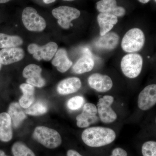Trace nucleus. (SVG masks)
Instances as JSON below:
<instances>
[{
    "label": "nucleus",
    "instance_id": "nucleus-24",
    "mask_svg": "<svg viewBox=\"0 0 156 156\" xmlns=\"http://www.w3.org/2000/svg\"><path fill=\"white\" fill-rule=\"evenodd\" d=\"M11 151L14 156H35L30 149L24 143L20 141L14 144Z\"/></svg>",
    "mask_w": 156,
    "mask_h": 156
},
{
    "label": "nucleus",
    "instance_id": "nucleus-35",
    "mask_svg": "<svg viewBox=\"0 0 156 156\" xmlns=\"http://www.w3.org/2000/svg\"><path fill=\"white\" fill-rule=\"evenodd\" d=\"M62 1H66V2H73V1H75V0H62Z\"/></svg>",
    "mask_w": 156,
    "mask_h": 156
},
{
    "label": "nucleus",
    "instance_id": "nucleus-28",
    "mask_svg": "<svg viewBox=\"0 0 156 156\" xmlns=\"http://www.w3.org/2000/svg\"><path fill=\"white\" fill-rule=\"evenodd\" d=\"M110 156H128V154L125 150L118 147L113 150Z\"/></svg>",
    "mask_w": 156,
    "mask_h": 156
},
{
    "label": "nucleus",
    "instance_id": "nucleus-30",
    "mask_svg": "<svg viewBox=\"0 0 156 156\" xmlns=\"http://www.w3.org/2000/svg\"><path fill=\"white\" fill-rule=\"evenodd\" d=\"M83 53H84V55L92 57V53H91V51H90L89 48H84V49H83Z\"/></svg>",
    "mask_w": 156,
    "mask_h": 156
},
{
    "label": "nucleus",
    "instance_id": "nucleus-25",
    "mask_svg": "<svg viewBox=\"0 0 156 156\" xmlns=\"http://www.w3.org/2000/svg\"><path fill=\"white\" fill-rule=\"evenodd\" d=\"M48 111L47 105L42 101H38L26 108L25 113L30 115L39 116L44 114Z\"/></svg>",
    "mask_w": 156,
    "mask_h": 156
},
{
    "label": "nucleus",
    "instance_id": "nucleus-10",
    "mask_svg": "<svg viewBox=\"0 0 156 156\" xmlns=\"http://www.w3.org/2000/svg\"><path fill=\"white\" fill-rule=\"evenodd\" d=\"M156 103V85H149L140 93L137 105L140 109L146 111L153 107Z\"/></svg>",
    "mask_w": 156,
    "mask_h": 156
},
{
    "label": "nucleus",
    "instance_id": "nucleus-7",
    "mask_svg": "<svg viewBox=\"0 0 156 156\" xmlns=\"http://www.w3.org/2000/svg\"><path fill=\"white\" fill-rule=\"evenodd\" d=\"M58 49V45L55 42H49L43 46L35 44L29 45L27 50L29 53L33 55L35 59L40 61L43 59L49 61L53 58Z\"/></svg>",
    "mask_w": 156,
    "mask_h": 156
},
{
    "label": "nucleus",
    "instance_id": "nucleus-33",
    "mask_svg": "<svg viewBox=\"0 0 156 156\" xmlns=\"http://www.w3.org/2000/svg\"><path fill=\"white\" fill-rule=\"evenodd\" d=\"M0 156H8L6 155L5 154V152L3 151L0 150Z\"/></svg>",
    "mask_w": 156,
    "mask_h": 156
},
{
    "label": "nucleus",
    "instance_id": "nucleus-11",
    "mask_svg": "<svg viewBox=\"0 0 156 156\" xmlns=\"http://www.w3.org/2000/svg\"><path fill=\"white\" fill-rule=\"evenodd\" d=\"M97 109L94 104L87 103L84 105L83 112L76 118L77 126L80 128H87L97 119Z\"/></svg>",
    "mask_w": 156,
    "mask_h": 156
},
{
    "label": "nucleus",
    "instance_id": "nucleus-34",
    "mask_svg": "<svg viewBox=\"0 0 156 156\" xmlns=\"http://www.w3.org/2000/svg\"><path fill=\"white\" fill-rule=\"evenodd\" d=\"M10 0H0V4H3L9 2Z\"/></svg>",
    "mask_w": 156,
    "mask_h": 156
},
{
    "label": "nucleus",
    "instance_id": "nucleus-6",
    "mask_svg": "<svg viewBox=\"0 0 156 156\" xmlns=\"http://www.w3.org/2000/svg\"><path fill=\"white\" fill-rule=\"evenodd\" d=\"M53 17L58 20V24L62 28L68 29L73 26L71 21L77 19L80 15V11L69 6H62L52 10Z\"/></svg>",
    "mask_w": 156,
    "mask_h": 156
},
{
    "label": "nucleus",
    "instance_id": "nucleus-27",
    "mask_svg": "<svg viewBox=\"0 0 156 156\" xmlns=\"http://www.w3.org/2000/svg\"><path fill=\"white\" fill-rule=\"evenodd\" d=\"M85 102L84 98L81 96H76L70 98L67 102V107L71 110H76L80 108Z\"/></svg>",
    "mask_w": 156,
    "mask_h": 156
},
{
    "label": "nucleus",
    "instance_id": "nucleus-14",
    "mask_svg": "<svg viewBox=\"0 0 156 156\" xmlns=\"http://www.w3.org/2000/svg\"><path fill=\"white\" fill-rule=\"evenodd\" d=\"M96 8L100 13L110 14L116 17H122L126 13L124 8L117 6L115 0H101L96 3Z\"/></svg>",
    "mask_w": 156,
    "mask_h": 156
},
{
    "label": "nucleus",
    "instance_id": "nucleus-19",
    "mask_svg": "<svg viewBox=\"0 0 156 156\" xmlns=\"http://www.w3.org/2000/svg\"><path fill=\"white\" fill-rule=\"evenodd\" d=\"M98 22L100 27V35L103 36L108 33L118 22V18L114 15L100 13L97 17Z\"/></svg>",
    "mask_w": 156,
    "mask_h": 156
},
{
    "label": "nucleus",
    "instance_id": "nucleus-5",
    "mask_svg": "<svg viewBox=\"0 0 156 156\" xmlns=\"http://www.w3.org/2000/svg\"><path fill=\"white\" fill-rule=\"evenodd\" d=\"M143 58L136 53H131L123 57L121 61L122 71L127 77L135 78L138 76L142 69Z\"/></svg>",
    "mask_w": 156,
    "mask_h": 156
},
{
    "label": "nucleus",
    "instance_id": "nucleus-23",
    "mask_svg": "<svg viewBox=\"0 0 156 156\" xmlns=\"http://www.w3.org/2000/svg\"><path fill=\"white\" fill-rule=\"evenodd\" d=\"M23 43V39L18 36L0 33V48H17Z\"/></svg>",
    "mask_w": 156,
    "mask_h": 156
},
{
    "label": "nucleus",
    "instance_id": "nucleus-32",
    "mask_svg": "<svg viewBox=\"0 0 156 156\" xmlns=\"http://www.w3.org/2000/svg\"><path fill=\"white\" fill-rule=\"evenodd\" d=\"M138 1L143 4H146V3L148 2L150 0H138Z\"/></svg>",
    "mask_w": 156,
    "mask_h": 156
},
{
    "label": "nucleus",
    "instance_id": "nucleus-2",
    "mask_svg": "<svg viewBox=\"0 0 156 156\" xmlns=\"http://www.w3.org/2000/svg\"><path fill=\"white\" fill-rule=\"evenodd\" d=\"M34 139L49 149H54L61 145V135L58 131L44 126H38L33 134Z\"/></svg>",
    "mask_w": 156,
    "mask_h": 156
},
{
    "label": "nucleus",
    "instance_id": "nucleus-20",
    "mask_svg": "<svg viewBox=\"0 0 156 156\" xmlns=\"http://www.w3.org/2000/svg\"><path fill=\"white\" fill-rule=\"evenodd\" d=\"M20 88L23 94L19 100L20 105L23 108H28L34 101V87L29 84L23 83Z\"/></svg>",
    "mask_w": 156,
    "mask_h": 156
},
{
    "label": "nucleus",
    "instance_id": "nucleus-29",
    "mask_svg": "<svg viewBox=\"0 0 156 156\" xmlns=\"http://www.w3.org/2000/svg\"><path fill=\"white\" fill-rule=\"evenodd\" d=\"M67 156H83L81 155L78 152L73 150H69L67 151Z\"/></svg>",
    "mask_w": 156,
    "mask_h": 156
},
{
    "label": "nucleus",
    "instance_id": "nucleus-13",
    "mask_svg": "<svg viewBox=\"0 0 156 156\" xmlns=\"http://www.w3.org/2000/svg\"><path fill=\"white\" fill-rule=\"evenodd\" d=\"M24 50L20 48H5L0 51V63L8 65L22 60L24 56Z\"/></svg>",
    "mask_w": 156,
    "mask_h": 156
},
{
    "label": "nucleus",
    "instance_id": "nucleus-36",
    "mask_svg": "<svg viewBox=\"0 0 156 156\" xmlns=\"http://www.w3.org/2000/svg\"><path fill=\"white\" fill-rule=\"evenodd\" d=\"M1 68H2V64L0 63V69H1Z\"/></svg>",
    "mask_w": 156,
    "mask_h": 156
},
{
    "label": "nucleus",
    "instance_id": "nucleus-37",
    "mask_svg": "<svg viewBox=\"0 0 156 156\" xmlns=\"http://www.w3.org/2000/svg\"><path fill=\"white\" fill-rule=\"evenodd\" d=\"M155 2H156V0H155Z\"/></svg>",
    "mask_w": 156,
    "mask_h": 156
},
{
    "label": "nucleus",
    "instance_id": "nucleus-18",
    "mask_svg": "<svg viewBox=\"0 0 156 156\" xmlns=\"http://www.w3.org/2000/svg\"><path fill=\"white\" fill-rule=\"evenodd\" d=\"M54 56L52 64L59 72H66L72 66L73 62L68 58L67 52L65 49H59Z\"/></svg>",
    "mask_w": 156,
    "mask_h": 156
},
{
    "label": "nucleus",
    "instance_id": "nucleus-26",
    "mask_svg": "<svg viewBox=\"0 0 156 156\" xmlns=\"http://www.w3.org/2000/svg\"><path fill=\"white\" fill-rule=\"evenodd\" d=\"M142 153L143 156H156V142L148 141L143 144Z\"/></svg>",
    "mask_w": 156,
    "mask_h": 156
},
{
    "label": "nucleus",
    "instance_id": "nucleus-17",
    "mask_svg": "<svg viewBox=\"0 0 156 156\" xmlns=\"http://www.w3.org/2000/svg\"><path fill=\"white\" fill-rule=\"evenodd\" d=\"M119 41V37L115 33H108L100 37L95 42V46L99 49L112 50L116 48Z\"/></svg>",
    "mask_w": 156,
    "mask_h": 156
},
{
    "label": "nucleus",
    "instance_id": "nucleus-12",
    "mask_svg": "<svg viewBox=\"0 0 156 156\" xmlns=\"http://www.w3.org/2000/svg\"><path fill=\"white\" fill-rule=\"evenodd\" d=\"M88 82L91 88L98 92H108L113 86L112 81L110 77L98 73L91 75L88 78Z\"/></svg>",
    "mask_w": 156,
    "mask_h": 156
},
{
    "label": "nucleus",
    "instance_id": "nucleus-21",
    "mask_svg": "<svg viewBox=\"0 0 156 156\" xmlns=\"http://www.w3.org/2000/svg\"><path fill=\"white\" fill-rule=\"evenodd\" d=\"M8 114L11 118L13 126L16 128L21 125L26 118L25 113L22 110L19 103L12 102L9 105Z\"/></svg>",
    "mask_w": 156,
    "mask_h": 156
},
{
    "label": "nucleus",
    "instance_id": "nucleus-22",
    "mask_svg": "<svg viewBox=\"0 0 156 156\" xmlns=\"http://www.w3.org/2000/svg\"><path fill=\"white\" fill-rule=\"evenodd\" d=\"M94 66V61L92 57L84 55L78 59L73 67L76 74H81L91 71Z\"/></svg>",
    "mask_w": 156,
    "mask_h": 156
},
{
    "label": "nucleus",
    "instance_id": "nucleus-9",
    "mask_svg": "<svg viewBox=\"0 0 156 156\" xmlns=\"http://www.w3.org/2000/svg\"><path fill=\"white\" fill-rule=\"evenodd\" d=\"M42 71L41 68L37 65H28L24 68L23 71V76L26 78L27 83L33 87L41 88L46 84V81L41 75Z\"/></svg>",
    "mask_w": 156,
    "mask_h": 156
},
{
    "label": "nucleus",
    "instance_id": "nucleus-3",
    "mask_svg": "<svg viewBox=\"0 0 156 156\" xmlns=\"http://www.w3.org/2000/svg\"><path fill=\"white\" fill-rule=\"evenodd\" d=\"M145 43L143 32L139 28H134L128 30L122 42V48L128 53L137 52L142 49Z\"/></svg>",
    "mask_w": 156,
    "mask_h": 156
},
{
    "label": "nucleus",
    "instance_id": "nucleus-31",
    "mask_svg": "<svg viewBox=\"0 0 156 156\" xmlns=\"http://www.w3.org/2000/svg\"><path fill=\"white\" fill-rule=\"evenodd\" d=\"M43 1L45 4H49L54 2L56 0H43Z\"/></svg>",
    "mask_w": 156,
    "mask_h": 156
},
{
    "label": "nucleus",
    "instance_id": "nucleus-15",
    "mask_svg": "<svg viewBox=\"0 0 156 156\" xmlns=\"http://www.w3.org/2000/svg\"><path fill=\"white\" fill-rule=\"evenodd\" d=\"M82 86L80 80L77 77L66 78L57 85V91L62 95H67L76 92Z\"/></svg>",
    "mask_w": 156,
    "mask_h": 156
},
{
    "label": "nucleus",
    "instance_id": "nucleus-16",
    "mask_svg": "<svg viewBox=\"0 0 156 156\" xmlns=\"http://www.w3.org/2000/svg\"><path fill=\"white\" fill-rule=\"evenodd\" d=\"M13 137L12 122L8 113L0 114V140L3 142H9Z\"/></svg>",
    "mask_w": 156,
    "mask_h": 156
},
{
    "label": "nucleus",
    "instance_id": "nucleus-4",
    "mask_svg": "<svg viewBox=\"0 0 156 156\" xmlns=\"http://www.w3.org/2000/svg\"><path fill=\"white\" fill-rule=\"evenodd\" d=\"M22 20L25 28L30 31L42 32L47 26L45 19L32 7H27L23 10Z\"/></svg>",
    "mask_w": 156,
    "mask_h": 156
},
{
    "label": "nucleus",
    "instance_id": "nucleus-8",
    "mask_svg": "<svg viewBox=\"0 0 156 156\" xmlns=\"http://www.w3.org/2000/svg\"><path fill=\"white\" fill-rule=\"evenodd\" d=\"M114 97L111 95H105L101 98L97 103V112L102 122L109 124L116 120L117 116L112 108Z\"/></svg>",
    "mask_w": 156,
    "mask_h": 156
},
{
    "label": "nucleus",
    "instance_id": "nucleus-1",
    "mask_svg": "<svg viewBox=\"0 0 156 156\" xmlns=\"http://www.w3.org/2000/svg\"><path fill=\"white\" fill-rule=\"evenodd\" d=\"M115 132L111 128L93 127L85 129L82 134L84 143L91 147H100L108 145L114 141Z\"/></svg>",
    "mask_w": 156,
    "mask_h": 156
}]
</instances>
